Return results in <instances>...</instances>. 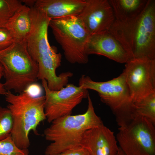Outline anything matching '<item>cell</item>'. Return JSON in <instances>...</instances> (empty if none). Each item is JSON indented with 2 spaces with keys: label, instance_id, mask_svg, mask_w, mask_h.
<instances>
[{
  "label": "cell",
  "instance_id": "6da1fadb",
  "mask_svg": "<svg viewBox=\"0 0 155 155\" xmlns=\"http://www.w3.org/2000/svg\"><path fill=\"white\" fill-rule=\"evenodd\" d=\"M132 59L155 60V1L148 0L143 11L127 21L115 20L108 30Z\"/></svg>",
  "mask_w": 155,
  "mask_h": 155
},
{
  "label": "cell",
  "instance_id": "7a4b0ae2",
  "mask_svg": "<svg viewBox=\"0 0 155 155\" xmlns=\"http://www.w3.org/2000/svg\"><path fill=\"white\" fill-rule=\"evenodd\" d=\"M32 29L26 41L28 51L38 64V80H45L50 89L61 87L65 80L64 75H57L56 69L61 65L62 55L51 46L48 38V30L51 19L44 13L31 7Z\"/></svg>",
  "mask_w": 155,
  "mask_h": 155
},
{
  "label": "cell",
  "instance_id": "3957f363",
  "mask_svg": "<svg viewBox=\"0 0 155 155\" xmlns=\"http://www.w3.org/2000/svg\"><path fill=\"white\" fill-rule=\"evenodd\" d=\"M87 98L88 108L84 113L59 118L44 130L45 139L52 142L46 148L45 155L57 154L81 146L82 137L86 131L103 124L95 113L89 95Z\"/></svg>",
  "mask_w": 155,
  "mask_h": 155
},
{
  "label": "cell",
  "instance_id": "277c9868",
  "mask_svg": "<svg viewBox=\"0 0 155 155\" xmlns=\"http://www.w3.org/2000/svg\"><path fill=\"white\" fill-rule=\"evenodd\" d=\"M13 121L11 137L18 147L28 149L30 145L29 134L32 131L38 135L37 127L46 119L44 96L34 97L24 92L15 94L7 91L5 95Z\"/></svg>",
  "mask_w": 155,
  "mask_h": 155
},
{
  "label": "cell",
  "instance_id": "5b68a950",
  "mask_svg": "<svg viewBox=\"0 0 155 155\" xmlns=\"http://www.w3.org/2000/svg\"><path fill=\"white\" fill-rule=\"evenodd\" d=\"M79 86L98 92L101 101L110 108L115 115L119 128L127 126L137 115L123 72L118 77L104 82H95L83 75Z\"/></svg>",
  "mask_w": 155,
  "mask_h": 155
},
{
  "label": "cell",
  "instance_id": "8992f818",
  "mask_svg": "<svg viewBox=\"0 0 155 155\" xmlns=\"http://www.w3.org/2000/svg\"><path fill=\"white\" fill-rule=\"evenodd\" d=\"M0 62L3 69L5 87L19 94L38 80V67L27 49L26 42L16 41L0 51Z\"/></svg>",
  "mask_w": 155,
  "mask_h": 155
},
{
  "label": "cell",
  "instance_id": "52a82bcc",
  "mask_svg": "<svg viewBox=\"0 0 155 155\" xmlns=\"http://www.w3.org/2000/svg\"><path fill=\"white\" fill-rule=\"evenodd\" d=\"M49 26L68 61L72 64L88 63L87 45L90 36L78 16L51 19Z\"/></svg>",
  "mask_w": 155,
  "mask_h": 155
},
{
  "label": "cell",
  "instance_id": "ba28073f",
  "mask_svg": "<svg viewBox=\"0 0 155 155\" xmlns=\"http://www.w3.org/2000/svg\"><path fill=\"white\" fill-rule=\"evenodd\" d=\"M116 135L125 155H155V128L150 120L137 114Z\"/></svg>",
  "mask_w": 155,
  "mask_h": 155
},
{
  "label": "cell",
  "instance_id": "9c48e42d",
  "mask_svg": "<svg viewBox=\"0 0 155 155\" xmlns=\"http://www.w3.org/2000/svg\"><path fill=\"white\" fill-rule=\"evenodd\" d=\"M45 92L44 109L47 121L71 115L73 109L89 95L87 90L72 84L57 91L50 89L45 80H41Z\"/></svg>",
  "mask_w": 155,
  "mask_h": 155
},
{
  "label": "cell",
  "instance_id": "30bf717a",
  "mask_svg": "<svg viewBox=\"0 0 155 155\" xmlns=\"http://www.w3.org/2000/svg\"><path fill=\"white\" fill-rule=\"evenodd\" d=\"M123 73L134 103L155 92V60L132 59L125 63Z\"/></svg>",
  "mask_w": 155,
  "mask_h": 155
},
{
  "label": "cell",
  "instance_id": "8fae6325",
  "mask_svg": "<svg viewBox=\"0 0 155 155\" xmlns=\"http://www.w3.org/2000/svg\"><path fill=\"white\" fill-rule=\"evenodd\" d=\"M78 16L90 36L108 30L115 20L113 8L107 0H85Z\"/></svg>",
  "mask_w": 155,
  "mask_h": 155
},
{
  "label": "cell",
  "instance_id": "7c38bea8",
  "mask_svg": "<svg viewBox=\"0 0 155 155\" xmlns=\"http://www.w3.org/2000/svg\"><path fill=\"white\" fill-rule=\"evenodd\" d=\"M80 146L90 155H117L119 148L114 132L103 124L86 131Z\"/></svg>",
  "mask_w": 155,
  "mask_h": 155
},
{
  "label": "cell",
  "instance_id": "4fadbf2b",
  "mask_svg": "<svg viewBox=\"0 0 155 155\" xmlns=\"http://www.w3.org/2000/svg\"><path fill=\"white\" fill-rule=\"evenodd\" d=\"M87 50L88 55H102L120 63H126L132 59L108 30L91 35Z\"/></svg>",
  "mask_w": 155,
  "mask_h": 155
},
{
  "label": "cell",
  "instance_id": "5bb4252c",
  "mask_svg": "<svg viewBox=\"0 0 155 155\" xmlns=\"http://www.w3.org/2000/svg\"><path fill=\"white\" fill-rule=\"evenodd\" d=\"M85 3V0H37L33 7L51 19L78 16Z\"/></svg>",
  "mask_w": 155,
  "mask_h": 155
},
{
  "label": "cell",
  "instance_id": "9a60e30c",
  "mask_svg": "<svg viewBox=\"0 0 155 155\" xmlns=\"http://www.w3.org/2000/svg\"><path fill=\"white\" fill-rule=\"evenodd\" d=\"M32 25L31 8L23 4L10 19L6 28L11 32L16 41L26 42Z\"/></svg>",
  "mask_w": 155,
  "mask_h": 155
},
{
  "label": "cell",
  "instance_id": "2e32d148",
  "mask_svg": "<svg viewBox=\"0 0 155 155\" xmlns=\"http://www.w3.org/2000/svg\"><path fill=\"white\" fill-rule=\"evenodd\" d=\"M148 0H109L115 20L125 21L139 15L145 8Z\"/></svg>",
  "mask_w": 155,
  "mask_h": 155
},
{
  "label": "cell",
  "instance_id": "e0dca14e",
  "mask_svg": "<svg viewBox=\"0 0 155 155\" xmlns=\"http://www.w3.org/2000/svg\"><path fill=\"white\" fill-rule=\"evenodd\" d=\"M137 114L144 116L155 125V92L134 102Z\"/></svg>",
  "mask_w": 155,
  "mask_h": 155
},
{
  "label": "cell",
  "instance_id": "ac0fdd59",
  "mask_svg": "<svg viewBox=\"0 0 155 155\" xmlns=\"http://www.w3.org/2000/svg\"><path fill=\"white\" fill-rule=\"evenodd\" d=\"M23 5L17 0H0V28H5L10 19Z\"/></svg>",
  "mask_w": 155,
  "mask_h": 155
},
{
  "label": "cell",
  "instance_id": "d6986e66",
  "mask_svg": "<svg viewBox=\"0 0 155 155\" xmlns=\"http://www.w3.org/2000/svg\"><path fill=\"white\" fill-rule=\"evenodd\" d=\"M13 121L11 113L8 108L0 106V141L11 135Z\"/></svg>",
  "mask_w": 155,
  "mask_h": 155
},
{
  "label": "cell",
  "instance_id": "ffe728a7",
  "mask_svg": "<svg viewBox=\"0 0 155 155\" xmlns=\"http://www.w3.org/2000/svg\"><path fill=\"white\" fill-rule=\"evenodd\" d=\"M0 155H29L28 149H21L16 145L11 135L0 141Z\"/></svg>",
  "mask_w": 155,
  "mask_h": 155
},
{
  "label": "cell",
  "instance_id": "44dd1931",
  "mask_svg": "<svg viewBox=\"0 0 155 155\" xmlns=\"http://www.w3.org/2000/svg\"><path fill=\"white\" fill-rule=\"evenodd\" d=\"M16 41L11 32L5 28H0V51L8 48Z\"/></svg>",
  "mask_w": 155,
  "mask_h": 155
},
{
  "label": "cell",
  "instance_id": "7402d4cb",
  "mask_svg": "<svg viewBox=\"0 0 155 155\" xmlns=\"http://www.w3.org/2000/svg\"><path fill=\"white\" fill-rule=\"evenodd\" d=\"M42 91L41 86L35 82L29 85L24 92L32 97H37L42 96Z\"/></svg>",
  "mask_w": 155,
  "mask_h": 155
},
{
  "label": "cell",
  "instance_id": "603a6c76",
  "mask_svg": "<svg viewBox=\"0 0 155 155\" xmlns=\"http://www.w3.org/2000/svg\"><path fill=\"white\" fill-rule=\"evenodd\" d=\"M53 155H90L88 150L81 146L74 148Z\"/></svg>",
  "mask_w": 155,
  "mask_h": 155
},
{
  "label": "cell",
  "instance_id": "cb8c5ba5",
  "mask_svg": "<svg viewBox=\"0 0 155 155\" xmlns=\"http://www.w3.org/2000/svg\"><path fill=\"white\" fill-rule=\"evenodd\" d=\"M4 75L3 69V66L0 62V95H5L7 92L4 84L1 81L2 77Z\"/></svg>",
  "mask_w": 155,
  "mask_h": 155
},
{
  "label": "cell",
  "instance_id": "d4e9b609",
  "mask_svg": "<svg viewBox=\"0 0 155 155\" xmlns=\"http://www.w3.org/2000/svg\"><path fill=\"white\" fill-rule=\"evenodd\" d=\"M117 155H125L119 146Z\"/></svg>",
  "mask_w": 155,
  "mask_h": 155
}]
</instances>
